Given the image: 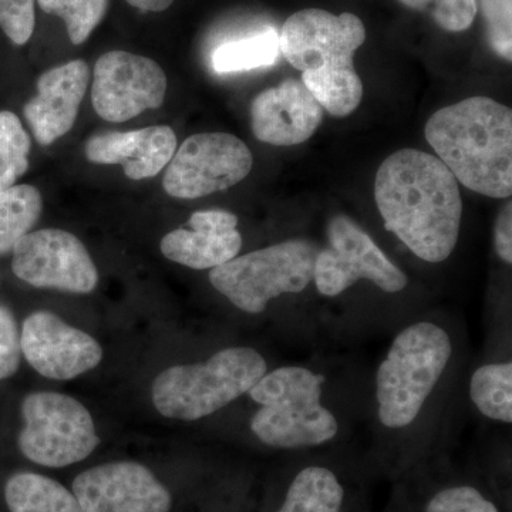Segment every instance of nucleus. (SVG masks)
Here are the masks:
<instances>
[{
	"label": "nucleus",
	"mask_w": 512,
	"mask_h": 512,
	"mask_svg": "<svg viewBox=\"0 0 512 512\" xmlns=\"http://www.w3.org/2000/svg\"><path fill=\"white\" fill-rule=\"evenodd\" d=\"M375 200L387 231L421 261L440 264L453 254L463 200L439 158L414 148L396 151L377 171Z\"/></svg>",
	"instance_id": "f257e3e1"
},
{
	"label": "nucleus",
	"mask_w": 512,
	"mask_h": 512,
	"mask_svg": "<svg viewBox=\"0 0 512 512\" xmlns=\"http://www.w3.org/2000/svg\"><path fill=\"white\" fill-rule=\"evenodd\" d=\"M424 134L458 183L485 197H511L510 107L488 97H470L436 111Z\"/></svg>",
	"instance_id": "f03ea898"
},
{
	"label": "nucleus",
	"mask_w": 512,
	"mask_h": 512,
	"mask_svg": "<svg viewBox=\"0 0 512 512\" xmlns=\"http://www.w3.org/2000/svg\"><path fill=\"white\" fill-rule=\"evenodd\" d=\"M365 40V25L356 15L323 9L293 13L278 35L279 53L302 73V83L333 117L349 116L360 106L363 83L355 53Z\"/></svg>",
	"instance_id": "7ed1b4c3"
},
{
	"label": "nucleus",
	"mask_w": 512,
	"mask_h": 512,
	"mask_svg": "<svg viewBox=\"0 0 512 512\" xmlns=\"http://www.w3.org/2000/svg\"><path fill=\"white\" fill-rule=\"evenodd\" d=\"M323 377L303 366L266 372L248 394L259 410L251 420L256 439L281 450L330 443L339 433L335 414L323 406Z\"/></svg>",
	"instance_id": "20e7f679"
},
{
	"label": "nucleus",
	"mask_w": 512,
	"mask_h": 512,
	"mask_svg": "<svg viewBox=\"0 0 512 512\" xmlns=\"http://www.w3.org/2000/svg\"><path fill=\"white\" fill-rule=\"evenodd\" d=\"M453 356L447 330L427 320L394 338L376 375L377 416L383 427L412 426L439 384Z\"/></svg>",
	"instance_id": "39448f33"
},
{
	"label": "nucleus",
	"mask_w": 512,
	"mask_h": 512,
	"mask_svg": "<svg viewBox=\"0 0 512 512\" xmlns=\"http://www.w3.org/2000/svg\"><path fill=\"white\" fill-rule=\"evenodd\" d=\"M268 372L258 350L228 348L207 362L168 367L151 387L158 413L168 419H204L248 393Z\"/></svg>",
	"instance_id": "423d86ee"
},
{
	"label": "nucleus",
	"mask_w": 512,
	"mask_h": 512,
	"mask_svg": "<svg viewBox=\"0 0 512 512\" xmlns=\"http://www.w3.org/2000/svg\"><path fill=\"white\" fill-rule=\"evenodd\" d=\"M319 249L308 239H288L211 269L210 282L239 311L258 315L279 296L308 288Z\"/></svg>",
	"instance_id": "0eeeda50"
},
{
	"label": "nucleus",
	"mask_w": 512,
	"mask_h": 512,
	"mask_svg": "<svg viewBox=\"0 0 512 512\" xmlns=\"http://www.w3.org/2000/svg\"><path fill=\"white\" fill-rule=\"evenodd\" d=\"M25 427L19 434L23 456L39 466H72L100 444L92 414L62 393H30L23 399Z\"/></svg>",
	"instance_id": "6e6552de"
},
{
	"label": "nucleus",
	"mask_w": 512,
	"mask_h": 512,
	"mask_svg": "<svg viewBox=\"0 0 512 512\" xmlns=\"http://www.w3.org/2000/svg\"><path fill=\"white\" fill-rule=\"evenodd\" d=\"M326 235L328 244L319 249L313 268V282L320 295L335 298L362 279L386 293L406 288V274L352 218L335 215Z\"/></svg>",
	"instance_id": "1a4fd4ad"
},
{
	"label": "nucleus",
	"mask_w": 512,
	"mask_h": 512,
	"mask_svg": "<svg viewBox=\"0 0 512 512\" xmlns=\"http://www.w3.org/2000/svg\"><path fill=\"white\" fill-rule=\"evenodd\" d=\"M254 156L244 141L228 133L188 137L165 170L163 187L171 197L197 200L228 190L251 173Z\"/></svg>",
	"instance_id": "9d476101"
},
{
	"label": "nucleus",
	"mask_w": 512,
	"mask_h": 512,
	"mask_svg": "<svg viewBox=\"0 0 512 512\" xmlns=\"http://www.w3.org/2000/svg\"><path fill=\"white\" fill-rule=\"evenodd\" d=\"M13 274L35 288L90 293L99 272L83 242L63 229L29 232L13 248Z\"/></svg>",
	"instance_id": "9b49d317"
},
{
	"label": "nucleus",
	"mask_w": 512,
	"mask_h": 512,
	"mask_svg": "<svg viewBox=\"0 0 512 512\" xmlns=\"http://www.w3.org/2000/svg\"><path fill=\"white\" fill-rule=\"evenodd\" d=\"M167 76L148 57L114 50L99 57L93 72L92 103L101 119L124 123L163 106Z\"/></svg>",
	"instance_id": "f8f14e48"
},
{
	"label": "nucleus",
	"mask_w": 512,
	"mask_h": 512,
	"mask_svg": "<svg viewBox=\"0 0 512 512\" xmlns=\"http://www.w3.org/2000/svg\"><path fill=\"white\" fill-rule=\"evenodd\" d=\"M73 494L84 512H170L173 498L143 464L116 461L76 477Z\"/></svg>",
	"instance_id": "ddd939ff"
},
{
	"label": "nucleus",
	"mask_w": 512,
	"mask_h": 512,
	"mask_svg": "<svg viewBox=\"0 0 512 512\" xmlns=\"http://www.w3.org/2000/svg\"><path fill=\"white\" fill-rule=\"evenodd\" d=\"M22 355L39 375L70 380L99 366L103 349L96 339L52 312L37 311L23 322Z\"/></svg>",
	"instance_id": "4468645a"
},
{
	"label": "nucleus",
	"mask_w": 512,
	"mask_h": 512,
	"mask_svg": "<svg viewBox=\"0 0 512 512\" xmlns=\"http://www.w3.org/2000/svg\"><path fill=\"white\" fill-rule=\"evenodd\" d=\"M325 110L302 80L286 79L259 93L251 104L252 133L262 143L292 147L318 131Z\"/></svg>",
	"instance_id": "2eb2a0df"
},
{
	"label": "nucleus",
	"mask_w": 512,
	"mask_h": 512,
	"mask_svg": "<svg viewBox=\"0 0 512 512\" xmlns=\"http://www.w3.org/2000/svg\"><path fill=\"white\" fill-rule=\"evenodd\" d=\"M90 69L72 60L47 70L37 80V94L23 114L40 146H50L72 130L89 86Z\"/></svg>",
	"instance_id": "dca6fc26"
},
{
	"label": "nucleus",
	"mask_w": 512,
	"mask_h": 512,
	"mask_svg": "<svg viewBox=\"0 0 512 512\" xmlns=\"http://www.w3.org/2000/svg\"><path fill=\"white\" fill-rule=\"evenodd\" d=\"M238 218L224 210L197 211L187 228H178L161 239L165 258L187 268L214 269L237 258L242 249Z\"/></svg>",
	"instance_id": "f3484780"
},
{
	"label": "nucleus",
	"mask_w": 512,
	"mask_h": 512,
	"mask_svg": "<svg viewBox=\"0 0 512 512\" xmlns=\"http://www.w3.org/2000/svg\"><path fill=\"white\" fill-rule=\"evenodd\" d=\"M177 150L173 128L151 126L131 131H106L86 141L84 154L90 163L123 165L130 180L156 177L167 167Z\"/></svg>",
	"instance_id": "a211bd4d"
},
{
	"label": "nucleus",
	"mask_w": 512,
	"mask_h": 512,
	"mask_svg": "<svg viewBox=\"0 0 512 512\" xmlns=\"http://www.w3.org/2000/svg\"><path fill=\"white\" fill-rule=\"evenodd\" d=\"M5 500L10 512H84L64 485L35 473L10 477L5 487Z\"/></svg>",
	"instance_id": "6ab92c4d"
},
{
	"label": "nucleus",
	"mask_w": 512,
	"mask_h": 512,
	"mask_svg": "<svg viewBox=\"0 0 512 512\" xmlns=\"http://www.w3.org/2000/svg\"><path fill=\"white\" fill-rule=\"evenodd\" d=\"M345 488L328 467L303 468L289 485L278 512H343Z\"/></svg>",
	"instance_id": "aec40b11"
},
{
	"label": "nucleus",
	"mask_w": 512,
	"mask_h": 512,
	"mask_svg": "<svg viewBox=\"0 0 512 512\" xmlns=\"http://www.w3.org/2000/svg\"><path fill=\"white\" fill-rule=\"evenodd\" d=\"M42 210V195L33 185H13L0 192V255L13 251L32 231Z\"/></svg>",
	"instance_id": "412c9836"
},
{
	"label": "nucleus",
	"mask_w": 512,
	"mask_h": 512,
	"mask_svg": "<svg viewBox=\"0 0 512 512\" xmlns=\"http://www.w3.org/2000/svg\"><path fill=\"white\" fill-rule=\"evenodd\" d=\"M471 402L484 417L512 423V363L478 367L470 380Z\"/></svg>",
	"instance_id": "4be33fe9"
},
{
	"label": "nucleus",
	"mask_w": 512,
	"mask_h": 512,
	"mask_svg": "<svg viewBox=\"0 0 512 512\" xmlns=\"http://www.w3.org/2000/svg\"><path fill=\"white\" fill-rule=\"evenodd\" d=\"M279 55L278 33L268 29L218 47L212 55V67L221 74L248 72L272 66Z\"/></svg>",
	"instance_id": "5701e85b"
},
{
	"label": "nucleus",
	"mask_w": 512,
	"mask_h": 512,
	"mask_svg": "<svg viewBox=\"0 0 512 512\" xmlns=\"http://www.w3.org/2000/svg\"><path fill=\"white\" fill-rule=\"evenodd\" d=\"M30 137L12 111H0V192L29 170Z\"/></svg>",
	"instance_id": "b1692460"
},
{
	"label": "nucleus",
	"mask_w": 512,
	"mask_h": 512,
	"mask_svg": "<svg viewBox=\"0 0 512 512\" xmlns=\"http://www.w3.org/2000/svg\"><path fill=\"white\" fill-rule=\"evenodd\" d=\"M40 9L66 23L73 45H83L100 25L109 8V0H37Z\"/></svg>",
	"instance_id": "393cba45"
},
{
	"label": "nucleus",
	"mask_w": 512,
	"mask_h": 512,
	"mask_svg": "<svg viewBox=\"0 0 512 512\" xmlns=\"http://www.w3.org/2000/svg\"><path fill=\"white\" fill-rule=\"evenodd\" d=\"M406 8L429 12L434 22L446 32L470 29L476 19L477 0H399Z\"/></svg>",
	"instance_id": "a878e982"
},
{
	"label": "nucleus",
	"mask_w": 512,
	"mask_h": 512,
	"mask_svg": "<svg viewBox=\"0 0 512 512\" xmlns=\"http://www.w3.org/2000/svg\"><path fill=\"white\" fill-rule=\"evenodd\" d=\"M487 25L488 42L501 59L512 60V0H477Z\"/></svg>",
	"instance_id": "bb28decb"
},
{
	"label": "nucleus",
	"mask_w": 512,
	"mask_h": 512,
	"mask_svg": "<svg viewBox=\"0 0 512 512\" xmlns=\"http://www.w3.org/2000/svg\"><path fill=\"white\" fill-rule=\"evenodd\" d=\"M426 512H500L497 505L476 487L454 485L430 498Z\"/></svg>",
	"instance_id": "cd10ccee"
},
{
	"label": "nucleus",
	"mask_w": 512,
	"mask_h": 512,
	"mask_svg": "<svg viewBox=\"0 0 512 512\" xmlns=\"http://www.w3.org/2000/svg\"><path fill=\"white\" fill-rule=\"evenodd\" d=\"M35 3L36 0H0V28L15 45H26L35 32Z\"/></svg>",
	"instance_id": "c85d7f7f"
},
{
	"label": "nucleus",
	"mask_w": 512,
	"mask_h": 512,
	"mask_svg": "<svg viewBox=\"0 0 512 512\" xmlns=\"http://www.w3.org/2000/svg\"><path fill=\"white\" fill-rule=\"evenodd\" d=\"M22 357L20 333L15 316L0 305V380L9 379L18 372Z\"/></svg>",
	"instance_id": "c756f323"
},
{
	"label": "nucleus",
	"mask_w": 512,
	"mask_h": 512,
	"mask_svg": "<svg viewBox=\"0 0 512 512\" xmlns=\"http://www.w3.org/2000/svg\"><path fill=\"white\" fill-rule=\"evenodd\" d=\"M494 248L501 261L512 264V202L501 208L494 227Z\"/></svg>",
	"instance_id": "7c9ffc66"
},
{
	"label": "nucleus",
	"mask_w": 512,
	"mask_h": 512,
	"mask_svg": "<svg viewBox=\"0 0 512 512\" xmlns=\"http://www.w3.org/2000/svg\"><path fill=\"white\" fill-rule=\"evenodd\" d=\"M126 2L143 12H164L173 5L174 0H126Z\"/></svg>",
	"instance_id": "2f4dec72"
}]
</instances>
